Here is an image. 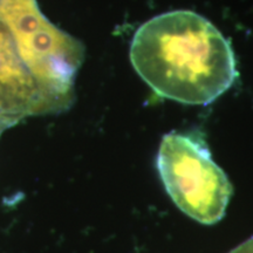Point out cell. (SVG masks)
Instances as JSON below:
<instances>
[{
	"label": "cell",
	"instance_id": "obj_3",
	"mask_svg": "<svg viewBox=\"0 0 253 253\" xmlns=\"http://www.w3.org/2000/svg\"><path fill=\"white\" fill-rule=\"evenodd\" d=\"M156 166L168 195L183 213L205 225L225 216L232 185L199 132L164 135Z\"/></svg>",
	"mask_w": 253,
	"mask_h": 253
},
{
	"label": "cell",
	"instance_id": "obj_6",
	"mask_svg": "<svg viewBox=\"0 0 253 253\" xmlns=\"http://www.w3.org/2000/svg\"><path fill=\"white\" fill-rule=\"evenodd\" d=\"M17 122L18 121H15V120L9 119V118H7V116L0 114V135H1L2 132L6 130V129L9 128V126H14Z\"/></svg>",
	"mask_w": 253,
	"mask_h": 253
},
{
	"label": "cell",
	"instance_id": "obj_4",
	"mask_svg": "<svg viewBox=\"0 0 253 253\" xmlns=\"http://www.w3.org/2000/svg\"><path fill=\"white\" fill-rule=\"evenodd\" d=\"M59 112L26 67L13 37L0 21V114L20 121L31 115Z\"/></svg>",
	"mask_w": 253,
	"mask_h": 253
},
{
	"label": "cell",
	"instance_id": "obj_1",
	"mask_svg": "<svg viewBox=\"0 0 253 253\" xmlns=\"http://www.w3.org/2000/svg\"><path fill=\"white\" fill-rule=\"evenodd\" d=\"M130 61L155 93L194 106L212 103L238 77L229 40L208 19L185 9L142 25L132 38Z\"/></svg>",
	"mask_w": 253,
	"mask_h": 253
},
{
	"label": "cell",
	"instance_id": "obj_2",
	"mask_svg": "<svg viewBox=\"0 0 253 253\" xmlns=\"http://www.w3.org/2000/svg\"><path fill=\"white\" fill-rule=\"evenodd\" d=\"M0 21L11 32L26 67L59 110L73 101V86L84 47L54 26L37 0H0Z\"/></svg>",
	"mask_w": 253,
	"mask_h": 253
},
{
	"label": "cell",
	"instance_id": "obj_5",
	"mask_svg": "<svg viewBox=\"0 0 253 253\" xmlns=\"http://www.w3.org/2000/svg\"><path fill=\"white\" fill-rule=\"evenodd\" d=\"M229 253H253V237Z\"/></svg>",
	"mask_w": 253,
	"mask_h": 253
}]
</instances>
